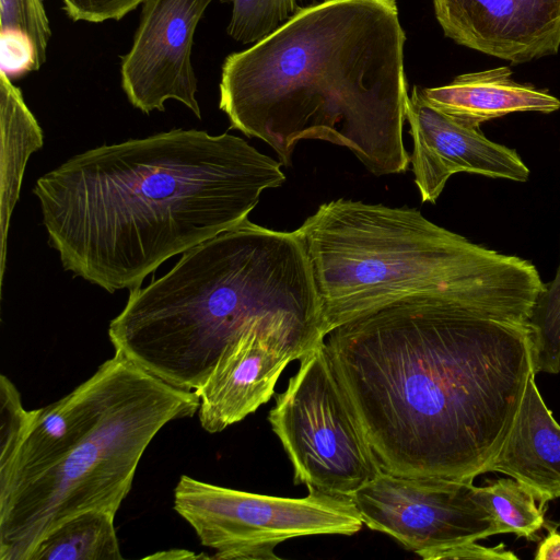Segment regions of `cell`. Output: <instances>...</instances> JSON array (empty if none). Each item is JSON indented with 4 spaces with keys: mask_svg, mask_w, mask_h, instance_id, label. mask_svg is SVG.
Instances as JSON below:
<instances>
[{
    "mask_svg": "<svg viewBox=\"0 0 560 560\" xmlns=\"http://www.w3.org/2000/svg\"><path fill=\"white\" fill-rule=\"evenodd\" d=\"M325 343L381 469L408 478L486 474L535 375L529 324L446 296L384 305Z\"/></svg>",
    "mask_w": 560,
    "mask_h": 560,
    "instance_id": "obj_1",
    "label": "cell"
},
{
    "mask_svg": "<svg viewBox=\"0 0 560 560\" xmlns=\"http://www.w3.org/2000/svg\"><path fill=\"white\" fill-rule=\"evenodd\" d=\"M281 165L240 137L177 128L77 154L33 192L63 269L114 293L247 220Z\"/></svg>",
    "mask_w": 560,
    "mask_h": 560,
    "instance_id": "obj_2",
    "label": "cell"
},
{
    "mask_svg": "<svg viewBox=\"0 0 560 560\" xmlns=\"http://www.w3.org/2000/svg\"><path fill=\"white\" fill-rule=\"evenodd\" d=\"M405 43L395 0H323L225 58L219 107L284 166L314 139L348 148L376 176L404 173Z\"/></svg>",
    "mask_w": 560,
    "mask_h": 560,
    "instance_id": "obj_3",
    "label": "cell"
},
{
    "mask_svg": "<svg viewBox=\"0 0 560 560\" xmlns=\"http://www.w3.org/2000/svg\"><path fill=\"white\" fill-rule=\"evenodd\" d=\"M254 330L305 354L326 337L300 237L247 219L184 253L148 287L130 290L108 337L116 353L142 370L196 390L228 345Z\"/></svg>",
    "mask_w": 560,
    "mask_h": 560,
    "instance_id": "obj_4",
    "label": "cell"
},
{
    "mask_svg": "<svg viewBox=\"0 0 560 560\" xmlns=\"http://www.w3.org/2000/svg\"><path fill=\"white\" fill-rule=\"evenodd\" d=\"M313 271L325 334L415 295L478 305L528 325L546 283L533 262L472 243L413 208L345 198L295 230Z\"/></svg>",
    "mask_w": 560,
    "mask_h": 560,
    "instance_id": "obj_5",
    "label": "cell"
},
{
    "mask_svg": "<svg viewBox=\"0 0 560 560\" xmlns=\"http://www.w3.org/2000/svg\"><path fill=\"white\" fill-rule=\"evenodd\" d=\"M98 415L47 469L0 497V560H28L62 521L88 510L117 513L151 441L192 417L195 390L174 387L119 353Z\"/></svg>",
    "mask_w": 560,
    "mask_h": 560,
    "instance_id": "obj_6",
    "label": "cell"
},
{
    "mask_svg": "<svg viewBox=\"0 0 560 560\" xmlns=\"http://www.w3.org/2000/svg\"><path fill=\"white\" fill-rule=\"evenodd\" d=\"M268 420L294 469V482L352 497L381 471L325 340L300 359Z\"/></svg>",
    "mask_w": 560,
    "mask_h": 560,
    "instance_id": "obj_7",
    "label": "cell"
},
{
    "mask_svg": "<svg viewBox=\"0 0 560 560\" xmlns=\"http://www.w3.org/2000/svg\"><path fill=\"white\" fill-rule=\"evenodd\" d=\"M174 510L192 527L210 559H280L275 548L313 535H353L363 522L351 497L308 489L304 498L271 497L230 489L182 475Z\"/></svg>",
    "mask_w": 560,
    "mask_h": 560,
    "instance_id": "obj_8",
    "label": "cell"
},
{
    "mask_svg": "<svg viewBox=\"0 0 560 560\" xmlns=\"http://www.w3.org/2000/svg\"><path fill=\"white\" fill-rule=\"evenodd\" d=\"M362 522L422 559L497 535L472 481L408 478L381 471L352 497Z\"/></svg>",
    "mask_w": 560,
    "mask_h": 560,
    "instance_id": "obj_9",
    "label": "cell"
},
{
    "mask_svg": "<svg viewBox=\"0 0 560 560\" xmlns=\"http://www.w3.org/2000/svg\"><path fill=\"white\" fill-rule=\"evenodd\" d=\"M212 0H144L130 50L121 56V88L144 114L163 112L175 100L198 119L197 78L191 63L194 35Z\"/></svg>",
    "mask_w": 560,
    "mask_h": 560,
    "instance_id": "obj_10",
    "label": "cell"
},
{
    "mask_svg": "<svg viewBox=\"0 0 560 560\" xmlns=\"http://www.w3.org/2000/svg\"><path fill=\"white\" fill-rule=\"evenodd\" d=\"M406 120L412 138L411 170L422 202L434 203L456 173L521 183L529 177V168L515 150L431 105L419 86L408 97Z\"/></svg>",
    "mask_w": 560,
    "mask_h": 560,
    "instance_id": "obj_11",
    "label": "cell"
},
{
    "mask_svg": "<svg viewBox=\"0 0 560 560\" xmlns=\"http://www.w3.org/2000/svg\"><path fill=\"white\" fill-rule=\"evenodd\" d=\"M444 35L459 45L523 63L560 47V0H433Z\"/></svg>",
    "mask_w": 560,
    "mask_h": 560,
    "instance_id": "obj_12",
    "label": "cell"
},
{
    "mask_svg": "<svg viewBox=\"0 0 560 560\" xmlns=\"http://www.w3.org/2000/svg\"><path fill=\"white\" fill-rule=\"evenodd\" d=\"M304 354L289 341L258 330L228 345L195 390L201 428L218 433L255 412L272 397L285 366Z\"/></svg>",
    "mask_w": 560,
    "mask_h": 560,
    "instance_id": "obj_13",
    "label": "cell"
},
{
    "mask_svg": "<svg viewBox=\"0 0 560 560\" xmlns=\"http://www.w3.org/2000/svg\"><path fill=\"white\" fill-rule=\"evenodd\" d=\"M114 370L113 357L61 399L33 410L25 439L10 468L0 475V497L51 466L95 420Z\"/></svg>",
    "mask_w": 560,
    "mask_h": 560,
    "instance_id": "obj_14",
    "label": "cell"
},
{
    "mask_svg": "<svg viewBox=\"0 0 560 560\" xmlns=\"http://www.w3.org/2000/svg\"><path fill=\"white\" fill-rule=\"evenodd\" d=\"M505 474L529 488L541 505L560 498V424L530 376L514 423L487 472Z\"/></svg>",
    "mask_w": 560,
    "mask_h": 560,
    "instance_id": "obj_15",
    "label": "cell"
},
{
    "mask_svg": "<svg viewBox=\"0 0 560 560\" xmlns=\"http://www.w3.org/2000/svg\"><path fill=\"white\" fill-rule=\"evenodd\" d=\"M420 92L431 105L472 127L513 113L560 109L559 98L514 81L506 66L460 74L450 84Z\"/></svg>",
    "mask_w": 560,
    "mask_h": 560,
    "instance_id": "obj_16",
    "label": "cell"
},
{
    "mask_svg": "<svg viewBox=\"0 0 560 560\" xmlns=\"http://www.w3.org/2000/svg\"><path fill=\"white\" fill-rule=\"evenodd\" d=\"M1 113V241L4 270L5 242L10 217L19 199L21 183L30 155L43 147V131L26 106L22 93L5 72H0Z\"/></svg>",
    "mask_w": 560,
    "mask_h": 560,
    "instance_id": "obj_17",
    "label": "cell"
},
{
    "mask_svg": "<svg viewBox=\"0 0 560 560\" xmlns=\"http://www.w3.org/2000/svg\"><path fill=\"white\" fill-rule=\"evenodd\" d=\"M115 515L88 510L66 518L35 546L28 560H120Z\"/></svg>",
    "mask_w": 560,
    "mask_h": 560,
    "instance_id": "obj_18",
    "label": "cell"
},
{
    "mask_svg": "<svg viewBox=\"0 0 560 560\" xmlns=\"http://www.w3.org/2000/svg\"><path fill=\"white\" fill-rule=\"evenodd\" d=\"M498 534H515L529 540L545 524L544 505L533 491L515 479L500 478L485 487H476Z\"/></svg>",
    "mask_w": 560,
    "mask_h": 560,
    "instance_id": "obj_19",
    "label": "cell"
},
{
    "mask_svg": "<svg viewBox=\"0 0 560 560\" xmlns=\"http://www.w3.org/2000/svg\"><path fill=\"white\" fill-rule=\"evenodd\" d=\"M535 374L560 372V260L529 320Z\"/></svg>",
    "mask_w": 560,
    "mask_h": 560,
    "instance_id": "obj_20",
    "label": "cell"
},
{
    "mask_svg": "<svg viewBox=\"0 0 560 560\" xmlns=\"http://www.w3.org/2000/svg\"><path fill=\"white\" fill-rule=\"evenodd\" d=\"M232 3L226 32L236 42L255 44L301 11L305 0H220Z\"/></svg>",
    "mask_w": 560,
    "mask_h": 560,
    "instance_id": "obj_21",
    "label": "cell"
},
{
    "mask_svg": "<svg viewBox=\"0 0 560 560\" xmlns=\"http://www.w3.org/2000/svg\"><path fill=\"white\" fill-rule=\"evenodd\" d=\"M1 37H13L30 44L35 71L46 61L51 31L44 0H0Z\"/></svg>",
    "mask_w": 560,
    "mask_h": 560,
    "instance_id": "obj_22",
    "label": "cell"
},
{
    "mask_svg": "<svg viewBox=\"0 0 560 560\" xmlns=\"http://www.w3.org/2000/svg\"><path fill=\"white\" fill-rule=\"evenodd\" d=\"M33 410L23 407L15 385L5 376H0V475L13 463L28 431Z\"/></svg>",
    "mask_w": 560,
    "mask_h": 560,
    "instance_id": "obj_23",
    "label": "cell"
},
{
    "mask_svg": "<svg viewBox=\"0 0 560 560\" xmlns=\"http://www.w3.org/2000/svg\"><path fill=\"white\" fill-rule=\"evenodd\" d=\"M144 0H62V9L74 22L100 23L120 20Z\"/></svg>",
    "mask_w": 560,
    "mask_h": 560,
    "instance_id": "obj_24",
    "label": "cell"
},
{
    "mask_svg": "<svg viewBox=\"0 0 560 560\" xmlns=\"http://www.w3.org/2000/svg\"><path fill=\"white\" fill-rule=\"evenodd\" d=\"M440 559H478V560H517L518 557L505 549L503 544L495 547H485L476 541L459 544L434 555L432 560Z\"/></svg>",
    "mask_w": 560,
    "mask_h": 560,
    "instance_id": "obj_25",
    "label": "cell"
},
{
    "mask_svg": "<svg viewBox=\"0 0 560 560\" xmlns=\"http://www.w3.org/2000/svg\"><path fill=\"white\" fill-rule=\"evenodd\" d=\"M536 560H560V533L551 529L541 540L535 555Z\"/></svg>",
    "mask_w": 560,
    "mask_h": 560,
    "instance_id": "obj_26",
    "label": "cell"
},
{
    "mask_svg": "<svg viewBox=\"0 0 560 560\" xmlns=\"http://www.w3.org/2000/svg\"><path fill=\"white\" fill-rule=\"evenodd\" d=\"M147 558L148 559H199V558L210 559V556L195 555L194 552L188 551V550L175 549V550H168V551H161L159 553H154Z\"/></svg>",
    "mask_w": 560,
    "mask_h": 560,
    "instance_id": "obj_27",
    "label": "cell"
}]
</instances>
